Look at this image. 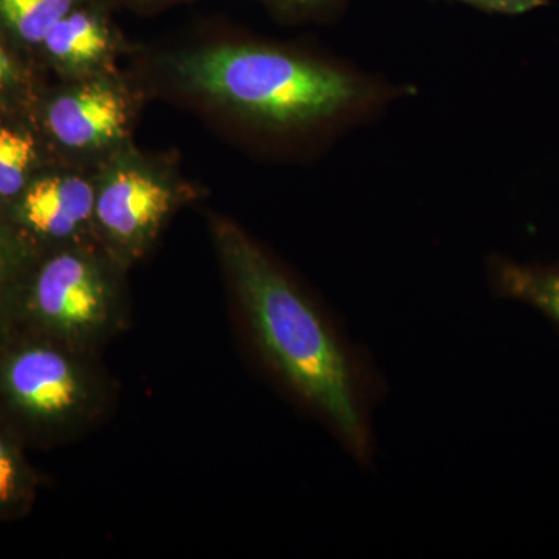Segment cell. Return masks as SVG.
I'll list each match as a JSON object with an SVG mask.
<instances>
[{"mask_svg":"<svg viewBox=\"0 0 559 559\" xmlns=\"http://www.w3.org/2000/svg\"><path fill=\"white\" fill-rule=\"evenodd\" d=\"M97 191L87 180L55 176L36 180L14 207V229L33 246L38 240L50 248L83 242L94 227Z\"/></svg>","mask_w":559,"mask_h":559,"instance_id":"cell-6","label":"cell"},{"mask_svg":"<svg viewBox=\"0 0 559 559\" xmlns=\"http://www.w3.org/2000/svg\"><path fill=\"white\" fill-rule=\"evenodd\" d=\"M176 70L242 120L283 135L348 134L414 92L349 62L260 43L191 51Z\"/></svg>","mask_w":559,"mask_h":559,"instance_id":"cell-2","label":"cell"},{"mask_svg":"<svg viewBox=\"0 0 559 559\" xmlns=\"http://www.w3.org/2000/svg\"><path fill=\"white\" fill-rule=\"evenodd\" d=\"M73 0H0V11L22 39L43 44L47 33L72 11Z\"/></svg>","mask_w":559,"mask_h":559,"instance_id":"cell-12","label":"cell"},{"mask_svg":"<svg viewBox=\"0 0 559 559\" xmlns=\"http://www.w3.org/2000/svg\"><path fill=\"white\" fill-rule=\"evenodd\" d=\"M488 280L500 299L530 305L559 329V263L527 264L492 257L488 261Z\"/></svg>","mask_w":559,"mask_h":559,"instance_id":"cell-8","label":"cell"},{"mask_svg":"<svg viewBox=\"0 0 559 559\" xmlns=\"http://www.w3.org/2000/svg\"><path fill=\"white\" fill-rule=\"evenodd\" d=\"M28 448L0 419V527L27 518L35 509L44 477Z\"/></svg>","mask_w":559,"mask_h":559,"instance_id":"cell-9","label":"cell"},{"mask_svg":"<svg viewBox=\"0 0 559 559\" xmlns=\"http://www.w3.org/2000/svg\"><path fill=\"white\" fill-rule=\"evenodd\" d=\"M213 238L238 319L263 369L352 457L370 465L371 415L384 385L369 358L248 231L215 219Z\"/></svg>","mask_w":559,"mask_h":559,"instance_id":"cell-1","label":"cell"},{"mask_svg":"<svg viewBox=\"0 0 559 559\" xmlns=\"http://www.w3.org/2000/svg\"><path fill=\"white\" fill-rule=\"evenodd\" d=\"M49 128L69 148L90 150L119 139L127 127L124 102L103 84H90L51 103Z\"/></svg>","mask_w":559,"mask_h":559,"instance_id":"cell-7","label":"cell"},{"mask_svg":"<svg viewBox=\"0 0 559 559\" xmlns=\"http://www.w3.org/2000/svg\"><path fill=\"white\" fill-rule=\"evenodd\" d=\"M36 156L35 140L25 132L0 128V198L17 197Z\"/></svg>","mask_w":559,"mask_h":559,"instance_id":"cell-13","label":"cell"},{"mask_svg":"<svg viewBox=\"0 0 559 559\" xmlns=\"http://www.w3.org/2000/svg\"><path fill=\"white\" fill-rule=\"evenodd\" d=\"M117 396L98 353L17 325L0 333V419L28 450L83 439L110 417Z\"/></svg>","mask_w":559,"mask_h":559,"instance_id":"cell-3","label":"cell"},{"mask_svg":"<svg viewBox=\"0 0 559 559\" xmlns=\"http://www.w3.org/2000/svg\"><path fill=\"white\" fill-rule=\"evenodd\" d=\"M10 75V61L5 50L0 47V86L5 83Z\"/></svg>","mask_w":559,"mask_h":559,"instance_id":"cell-15","label":"cell"},{"mask_svg":"<svg viewBox=\"0 0 559 559\" xmlns=\"http://www.w3.org/2000/svg\"><path fill=\"white\" fill-rule=\"evenodd\" d=\"M175 207V193L162 180L134 168L114 173L95 198L94 227L112 259H138Z\"/></svg>","mask_w":559,"mask_h":559,"instance_id":"cell-5","label":"cell"},{"mask_svg":"<svg viewBox=\"0 0 559 559\" xmlns=\"http://www.w3.org/2000/svg\"><path fill=\"white\" fill-rule=\"evenodd\" d=\"M35 252L20 231L0 221V333L11 325L17 289Z\"/></svg>","mask_w":559,"mask_h":559,"instance_id":"cell-11","label":"cell"},{"mask_svg":"<svg viewBox=\"0 0 559 559\" xmlns=\"http://www.w3.org/2000/svg\"><path fill=\"white\" fill-rule=\"evenodd\" d=\"M121 264L90 242L35 252L14 301L11 325L98 353L131 326Z\"/></svg>","mask_w":559,"mask_h":559,"instance_id":"cell-4","label":"cell"},{"mask_svg":"<svg viewBox=\"0 0 559 559\" xmlns=\"http://www.w3.org/2000/svg\"><path fill=\"white\" fill-rule=\"evenodd\" d=\"M51 57L70 66H86L100 60L109 46L108 33L97 17L86 11H70L44 39Z\"/></svg>","mask_w":559,"mask_h":559,"instance_id":"cell-10","label":"cell"},{"mask_svg":"<svg viewBox=\"0 0 559 559\" xmlns=\"http://www.w3.org/2000/svg\"><path fill=\"white\" fill-rule=\"evenodd\" d=\"M271 2L283 7V9L311 11L330 9V7L340 5L345 0H271Z\"/></svg>","mask_w":559,"mask_h":559,"instance_id":"cell-14","label":"cell"}]
</instances>
